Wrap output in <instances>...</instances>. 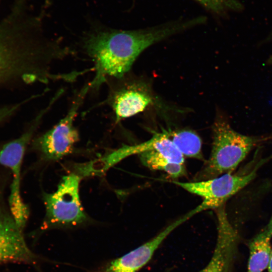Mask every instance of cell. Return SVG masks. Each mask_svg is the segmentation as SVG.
Listing matches in <instances>:
<instances>
[{"instance_id": "cell-1", "label": "cell", "mask_w": 272, "mask_h": 272, "mask_svg": "<svg viewBox=\"0 0 272 272\" xmlns=\"http://www.w3.org/2000/svg\"><path fill=\"white\" fill-rule=\"evenodd\" d=\"M27 3L17 0L0 21V88L70 82V73L54 72L53 66L72 55V49L46 35L43 17L29 14Z\"/></svg>"}, {"instance_id": "cell-2", "label": "cell", "mask_w": 272, "mask_h": 272, "mask_svg": "<svg viewBox=\"0 0 272 272\" xmlns=\"http://www.w3.org/2000/svg\"><path fill=\"white\" fill-rule=\"evenodd\" d=\"M202 24V18L197 16L137 30L92 27L80 41L81 50L94 64L90 92H97L108 78L128 73L138 57L150 46Z\"/></svg>"}, {"instance_id": "cell-3", "label": "cell", "mask_w": 272, "mask_h": 272, "mask_svg": "<svg viewBox=\"0 0 272 272\" xmlns=\"http://www.w3.org/2000/svg\"><path fill=\"white\" fill-rule=\"evenodd\" d=\"M212 128L211 153L209 159L196 174L195 181L233 173L254 148L269 138L239 133L221 116L215 120Z\"/></svg>"}, {"instance_id": "cell-4", "label": "cell", "mask_w": 272, "mask_h": 272, "mask_svg": "<svg viewBox=\"0 0 272 272\" xmlns=\"http://www.w3.org/2000/svg\"><path fill=\"white\" fill-rule=\"evenodd\" d=\"M52 107L47 105L33 119L29 127L21 136L0 147V164L9 168L13 179L10 186L9 207L18 226L23 230L29 216L28 208L20 193L21 169L25 151L44 115Z\"/></svg>"}, {"instance_id": "cell-5", "label": "cell", "mask_w": 272, "mask_h": 272, "mask_svg": "<svg viewBox=\"0 0 272 272\" xmlns=\"http://www.w3.org/2000/svg\"><path fill=\"white\" fill-rule=\"evenodd\" d=\"M90 92V82L76 91L66 115L50 129L37 139L36 147L44 158L50 160H58L72 152L79 140V132L74 122Z\"/></svg>"}, {"instance_id": "cell-6", "label": "cell", "mask_w": 272, "mask_h": 272, "mask_svg": "<svg viewBox=\"0 0 272 272\" xmlns=\"http://www.w3.org/2000/svg\"><path fill=\"white\" fill-rule=\"evenodd\" d=\"M268 157L261 159L253 168L247 167L239 172L227 173L207 180L194 182H172L188 192L201 197L215 210L224 206L226 201L249 184L256 176L259 168L266 162Z\"/></svg>"}, {"instance_id": "cell-7", "label": "cell", "mask_w": 272, "mask_h": 272, "mask_svg": "<svg viewBox=\"0 0 272 272\" xmlns=\"http://www.w3.org/2000/svg\"><path fill=\"white\" fill-rule=\"evenodd\" d=\"M127 74L108 78L105 82L108 93L104 103L113 111L116 123L143 112L154 101L150 87Z\"/></svg>"}, {"instance_id": "cell-8", "label": "cell", "mask_w": 272, "mask_h": 272, "mask_svg": "<svg viewBox=\"0 0 272 272\" xmlns=\"http://www.w3.org/2000/svg\"><path fill=\"white\" fill-rule=\"evenodd\" d=\"M81 179L76 173L64 176L55 192L44 194L47 224L75 226L87 220L79 195Z\"/></svg>"}, {"instance_id": "cell-9", "label": "cell", "mask_w": 272, "mask_h": 272, "mask_svg": "<svg viewBox=\"0 0 272 272\" xmlns=\"http://www.w3.org/2000/svg\"><path fill=\"white\" fill-rule=\"evenodd\" d=\"M4 184L0 180V264L31 263L35 255L28 247L22 230L17 224L4 199Z\"/></svg>"}, {"instance_id": "cell-10", "label": "cell", "mask_w": 272, "mask_h": 272, "mask_svg": "<svg viewBox=\"0 0 272 272\" xmlns=\"http://www.w3.org/2000/svg\"><path fill=\"white\" fill-rule=\"evenodd\" d=\"M215 210L218 221L217 242L211 260L199 272H229L237 249L238 235L228 219L225 205Z\"/></svg>"}, {"instance_id": "cell-11", "label": "cell", "mask_w": 272, "mask_h": 272, "mask_svg": "<svg viewBox=\"0 0 272 272\" xmlns=\"http://www.w3.org/2000/svg\"><path fill=\"white\" fill-rule=\"evenodd\" d=\"M190 218L187 214L166 227L153 238L125 255L112 261L104 272H137L151 259L167 237L178 226Z\"/></svg>"}, {"instance_id": "cell-12", "label": "cell", "mask_w": 272, "mask_h": 272, "mask_svg": "<svg viewBox=\"0 0 272 272\" xmlns=\"http://www.w3.org/2000/svg\"><path fill=\"white\" fill-rule=\"evenodd\" d=\"M271 238L272 215L267 224L248 243L249 255L247 272H262L267 267Z\"/></svg>"}, {"instance_id": "cell-13", "label": "cell", "mask_w": 272, "mask_h": 272, "mask_svg": "<svg viewBox=\"0 0 272 272\" xmlns=\"http://www.w3.org/2000/svg\"><path fill=\"white\" fill-rule=\"evenodd\" d=\"M148 147L146 142L134 146H123L101 159L78 165L76 167L77 174L81 177L102 174L122 159L133 154H140L147 150Z\"/></svg>"}, {"instance_id": "cell-14", "label": "cell", "mask_w": 272, "mask_h": 272, "mask_svg": "<svg viewBox=\"0 0 272 272\" xmlns=\"http://www.w3.org/2000/svg\"><path fill=\"white\" fill-rule=\"evenodd\" d=\"M139 155L142 163L150 169L164 171L173 178L186 175L184 164L172 162L153 150H146Z\"/></svg>"}, {"instance_id": "cell-15", "label": "cell", "mask_w": 272, "mask_h": 272, "mask_svg": "<svg viewBox=\"0 0 272 272\" xmlns=\"http://www.w3.org/2000/svg\"><path fill=\"white\" fill-rule=\"evenodd\" d=\"M169 137L183 156L203 159L201 141L194 131L183 129L169 131Z\"/></svg>"}, {"instance_id": "cell-16", "label": "cell", "mask_w": 272, "mask_h": 272, "mask_svg": "<svg viewBox=\"0 0 272 272\" xmlns=\"http://www.w3.org/2000/svg\"><path fill=\"white\" fill-rule=\"evenodd\" d=\"M153 136L154 140L151 150L172 162L184 164V156L170 138L169 131L163 130L155 133Z\"/></svg>"}, {"instance_id": "cell-17", "label": "cell", "mask_w": 272, "mask_h": 272, "mask_svg": "<svg viewBox=\"0 0 272 272\" xmlns=\"http://www.w3.org/2000/svg\"><path fill=\"white\" fill-rule=\"evenodd\" d=\"M211 13L224 16L230 12L240 11L243 5L238 0H193Z\"/></svg>"}, {"instance_id": "cell-18", "label": "cell", "mask_w": 272, "mask_h": 272, "mask_svg": "<svg viewBox=\"0 0 272 272\" xmlns=\"http://www.w3.org/2000/svg\"><path fill=\"white\" fill-rule=\"evenodd\" d=\"M39 97V94L27 98L25 100L17 103L6 105L0 108V123L6 119L9 118L11 116L18 110L19 108L27 102L32 99Z\"/></svg>"}, {"instance_id": "cell-19", "label": "cell", "mask_w": 272, "mask_h": 272, "mask_svg": "<svg viewBox=\"0 0 272 272\" xmlns=\"http://www.w3.org/2000/svg\"><path fill=\"white\" fill-rule=\"evenodd\" d=\"M267 268H268V272H272V248L270 252Z\"/></svg>"}, {"instance_id": "cell-20", "label": "cell", "mask_w": 272, "mask_h": 272, "mask_svg": "<svg viewBox=\"0 0 272 272\" xmlns=\"http://www.w3.org/2000/svg\"><path fill=\"white\" fill-rule=\"evenodd\" d=\"M1 1V0H0V1Z\"/></svg>"}]
</instances>
